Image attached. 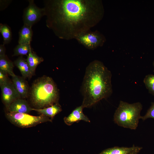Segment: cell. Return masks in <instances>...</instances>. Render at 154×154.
<instances>
[{"label":"cell","instance_id":"6da1fadb","mask_svg":"<svg viewBox=\"0 0 154 154\" xmlns=\"http://www.w3.org/2000/svg\"><path fill=\"white\" fill-rule=\"evenodd\" d=\"M44 2L46 26L60 39L75 38L97 25L104 15L101 0H45Z\"/></svg>","mask_w":154,"mask_h":154},{"label":"cell","instance_id":"7a4b0ae2","mask_svg":"<svg viewBox=\"0 0 154 154\" xmlns=\"http://www.w3.org/2000/svg\"><path fill=\"white\" fill-rule=\"evenodd\" d=\"M112 74L102 62L94 60L86 68L81 90L84 108L92 106L112 93Z\"/></svg>","mask_w":154,"mask_h":154},{"label":"cell","instance_id":"3957f363","mask_svg":"<svg viewBox=\"0 0 154 154\" xmlns=\"http://www.w3.org/2000/svg\"><path fill=\"white\" fill-rule=\"evenodd\" d=\"M59 98L58 89L51 78L44 76L33 82L30 100L35 109H42L58 103Z\"/></svg>","mask_w":154,"mask_h":154},{"label":"cell","instance_id":"277c9868","mask_svg":"<svg viewBox=\"0 0 154 154\" xmlns=\"http://www.w3.org/2000/svg\"><path fill=\"white\" fill-rule=\"evenodd\" d=\"M143 108L139 102L129 104L120 100L114 116V121L118 126L132 130L137 127Z\"/></svg>","mask_w":154,"mask_h":154},{"label":"cell","instance_id":"5b68a950","mask_svg":"<svg viewBox=\"0 0 154 154\" xmlns=\"http://www.w3.org/2000/svg\"><path fill=\"white\" fill-rule=\"evenodd\" d=\"M6 117L12 124L21 128H27L35 126L47 121H52L49 117L42 115L32 116L26 113L8 112Z\"/></svg>","mask_w":154,"mask_h":154},{"label":"cell","instance_id":"8992f818","mask_svg":"<svg viewBox=\"0 0 154 154\" xmlns=\"http://www.w3.org/2000/svg\"><path fill=\"white\" fill-rule=\"evenodd\" d=\"M75 39L79 43L90 50H94L102 46L106 41L104 36L99 31H92L90 30L80 33Z\"/></svg>","mask_w":154,"mask_h":154},{"label":"cell","instance_id":"52a82bcc","mask_svg":"<svg viewBox=\"0 0 154 154\" xmlns=\"http://www.w3.org/2000/svg\"><path fill=\"white\" fill-rule=\"evenodd\" d=\"M28 6L24 9L23 15L24 24L31 27L45 16L43 8H40L35 3L33 0L28 1Z\"/></svg>","mask_w":154,"mask_h":154},{"label":"cell","instance_id":"ba28073f","mask_svg":"<svg viewBox=\"0 0 154 154\" xmlns=\"http://www.w3.org/2000/svg\"><path fill=\"white\" fill-rule=\"evenodd\" d=\"M0 86L2 100L7 108L15 100L21 98L12 82L9 81Z\"/></svg>","mask_w":154,"mask_h":154},{"label":"cell","instance_id":"9c48e42d","mask_svg":"<svg viewBox=\"0 0 154 154\" xmlns=\"http://www.w3.org/2000/svg\"><path fill=\"white\" fill-rule=\"evenodd\" d=\"M83 108L82 105L76 107L68 116L64 118L65 123L70 126L74 122H78L81 120L90 122L89 119L83 113Z\"/></svg>","mask_w":154,"mask_h":154},{"label":"cell","instance_id":"30bf717a","mask_svg":"<svg viewBox=\"0 0 154 154\" xmlns=\"http://www.w3.org/2000/svg\"><path fill=\"white\" fill-rule=\"evenodd\" d=\"M142 149L134 145L130 147L115 146L106 149L99 154H138Z\"/></svg>","mask_w":154,"mask_h":154},{"label":"cell","instance_id":"8fae6325","mask_svg":"<svg viewBox=\"0 0 154 154\" xmlns=\"http://www.w3.org/2000/svg\"><path fill=\"white\" fill-rule=\"evenodd\" d=\"M12 82L14 86L21 98H27L29 93V86L23 77L15 76L12 77Z\"/></svg>","mask_w":154,"mask_h":154},{"label":"cell","instance_id":"7c38bea8","mask_svg":"<svg viewBox=\"0 0 154 154\" xmlns=\"http://www.w3.org/2000/svg\"><path fill=\"white\" fill-rule=\"evenodd\" d=\"M8 112L28 114L32 110L27 102L19 98L13 101L7 108Z\"/></svg>","mask_w":154,"mask_h":154},{"label":"cell","instance_id":"4fadbf2b","mask_svg":"<svg viewBox=\"0 0 154 154\" xmlns=\"http://www.w3.org/2000/svg\"><path fill=\"white\" fill-rule=\"evenodd\" d=\"M33 35L32 27L24 24L19 32V44H30Z\"/></svg>","mask_w":154,"mask_h":154},{"label":"cell","instance_id":"5bb4252c","mask_svg":"<svg viewBox=\"0 0 154 154\" xmlns=\"http://www.w3.org/2000/svg\"><path fill=\"white\" fill-rule=\"evenodd\" d=\"M14 63L19 69L24 78H31L33 75L26 59L22 56L19 57L14 61Z\"/></svg>","mask_w":154,"mask_h":154},{"label":"cell","instance_id":"9a60e30c","mask_svg":"<svg viewBox=\"0 0 154 154\" xmlns=\"http://www.w3.org/2000/svg\"><path fill=\"white\" fill-rule=\"evenodd\" d=\"M32 110L38 112L41 115L53 119L55 115L61 111L62 109L59 104L57 103L47 108L42 109L32 108Z\"/></svg>","mask_w":154,"mask_h":154},{"label":"cell","instance_id":"2e32d148","mask_svg":"<svg viewBox=\"0 0 154 154\" xmlns=\"http://www.w3.org/2000/svg\"><path fill=\"white\" fill-rule=\"evenodd\" d=\"M27 61L30 69L33 74L35 73L37 66L44 61L43 58L39 57L31 49L29 52Z\"/></svg>","mask_w":154,"mask_h":154},{"label":"cell","instance_id":"e0dca14e","mask_svg":"<svg viewBox=\"0 0 154 154\" xmlns=\"http://www.w3.org/2000/svg\"><path fill=\"white\" fill-rule=\"evenodd\" d=\"M13 63L7 55L0 57V70L11 75L12 77L16 75L13 72Z\"/></svg>","mask_w":154,"mask_h":154},{"label":"cell","instance_id":"ac0fdd59","mask_svg":"<svg viewBox=\"0 0 154 154\" xmlns=\"http://www.w3.org/2000/svg\"><path fill=\"white\" fill-rule=\"evenodd\" d=\"M0 32L3 38V44L9 43L12 38V33L10 28L7 25L0 23Z\"/></svg>","mask_w":154,"mask_h":154},{"label":"cell","instance_id":"d6986e66","mask_svg":"<svg viewBox=\"0 0 154 154\" xmlns=\"http://www.w3.org/2000/svg\"><path fill=\"white\" fill-rule=\"evenodd\" d=\"M31 49V44H18L15 48L13 56H22L28 54Z\"/></svg>","mask_w":154,"mask_h":154},{"label":"cell","instance_id":"ffe728a7","mask_svg":"<svg viewBox=\"0 0 154 154\" xmlns=\"http://www.w3.org/2000/svg\"><path fill=\"white\" fill-rule=\"evenodd\" d=\"M143 82L149 92L154 96V74L147 75L144 78Z\"/></svg>","mask_w":154,"mask_h":154},{"label":"cell","instance_id":"44dd1931","mask_svg":"<svg viewBox=\"0 0 154 154\" xmlns=\"http://www.w3.org/2000/svg\"><path fill=\"white\" fill-rule=\"evenodd\" d=\"M149 118L154 119V102H152L151 105L147 110L145 114L143 116H141V119L144 121Z\"/></svg>","mask_w":154,"mask_h":154},{"label":"cell","instance_id":"7402d4cb","mask_svg":"<svg viewBox=\"0 0 154 154\" xmlns=\"http://www.w3.org/2000/svg\"><path fill=\"white\" fill-rule=\"evenodd\" d=\"M7 74V73L0 70V85L9 81Z\"/></svg>","mask_w":154,"mask_h":154},{"label":"cell","instance_id":"603a6c76","mask_svg":"<svg viewBox=\"0 0 154 154\" xmlns=\"http://www.w3.org/2000/svg\"><path fill=\"white\" fill-rule=\"evenodd\" d=\"M5 48V44H1L0 45V57L6 55Z\"/></svg>","mask_w":154,"mask_h":154},{"label":"cell","instance_id":"cb8c5ba5","mask_svg":"<svg viewBox=\"0 0 154 154\" xmlns=\"http://www.w3.org/2000/svg\"><path fill=\"white\" fill-rule=\"evenodd\" d=\"M153 67H154V61L153 62Z\"/></svg>","mask_w":154,"mask_h":154}]
</instances>
